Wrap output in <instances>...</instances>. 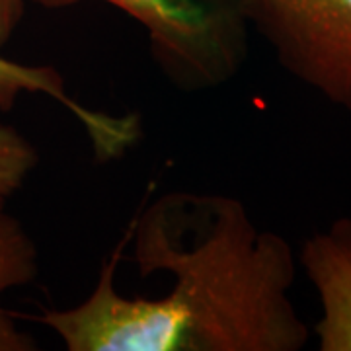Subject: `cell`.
Listing matches in <instances>:
<instances>
[{
	"label": "cell",
	"instance_id": "6da1fadb",
	"mask_svg": "<svg viewBox=\"0 0 351 351\" xmlns=\"http://www.w3.org/2000/svg\"><path fill=\"white\" fill-rule=\"evenodd\" d=\"M138 274H166L160 297L117 291V258L86 299L39 322L69 351H299L311 330L291 301L297 263L287 240L262 230L221 193L168 191L133 225Z\"/></svg>",
	"mask_w": 351,
	"mask_h": 351
},
{
	"label": "cell",
	"instance_id": "7a4b0ae2",
	"mask_svg": "<svg viewBox=\"0 0 351 351\" xmlns=\"http://www.w3.org/2000/svg\"><path fill=\"white\" fill-rule=\"evenodd\" d=\"M45 8L78 0H25ZM133 18L149 36L164 76L186 92L223 86L248 53V27L230 0H101Z\"/></svg>",
	"mask_w": 351,
	"mask_h": 351
},
{
	"label": "cell",
	"instance_id": "3957f363",
	"mask_svg": "<svg viewBox=\"0 0 351 351\" xmlns=\"http://www.w3.org/2000/svg\"><path fill=\"white\" fill-rule=\"evenodd\" d=\"M279 64L351 112V0H230Z\"/></svg>",
	"mask_w": 351,
	"mask_h": 351
},
{
	"label": "cell",
	"instance_id": "277c9868",
	"mask_svg": "<svg viewBox=\"0 0 351 351\" xmlns=\"http://www.w3.org/2000/svg\"><path fill=\"white\" fill-rule=\"evenodd\" d=\"M22 94H41L78 119L100 160L123 156L141 135L137 115L92 110L69 92L64 76L49 64H24L0 55V112H10Z\"/></svg>",
	"mask_w": 351,
	"mask_h": 351
},
{
	"label": "cell",
	"instance_id": "5b68a950",
	"mask_svg": "<svg viewBox=\"0 0 351 351\" xmlns=\"http://www.w3.org/2000/svg\"><path fill=\"white\" fill-rule=\"evenodd\" d=\"M301 265L322 311L314 326L318 350L351 351V217L304 240Z\"/></svg>",
	"mask_w": 351,
	"mask_h": 351
},
{
	"label": "cell",
	"instance_id": "8992f818",
	"mask_svg": "<svg viewBox=\"0 0 351 351\" xmlns=\"http://www.w3.org/2000/svg\"><path fill=\"white\" fill-rule=\"evenodd\" d=\"M39 274V250L20 219L0 209V351H36L38 341L20 326L2 301L12 289L32 285Z\"/></svg>",
	"mask_w": 351,
	"mask_h": 351
},
{
	"label": "cell",
	"instance_id": "52a82bcc",
	"mask_svg": "<svg viewBox=\"0 0 351 351\" xmlns=\"http://www.w3.org/2000/svg\"><path fill=\"white\" fill-rule=\"evenodd\" d=\"M38 162L36 145L16 127L0 123V209L24 188Z\"/></svg>",
	"mask_w": 351,
	"mask_h": 351
},
{
	"label": "cell",
	"instance_id": "ba28073f",
	"mask_svg": "<svg viewBox=\"0 0 351 351\" xmlns=\"http://www.w3.org/2000/svg\"><path fill=\"white\" fill-rule=\"evenodd\" d=\"M25 12V0H0V47H4Z\"/></svg>",
	"mask_w": 351,
	"mask_h": 351
}]
</instances>
